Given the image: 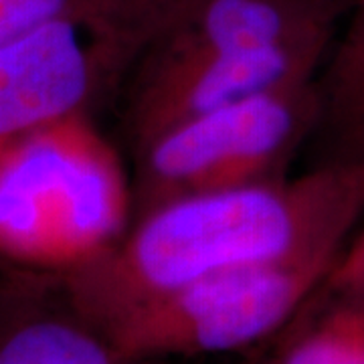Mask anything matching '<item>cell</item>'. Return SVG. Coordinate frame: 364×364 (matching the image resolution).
Segmentation results:
<instances>
[{
    "instance_id": "7",
    "label": "cell",
    "mask_w": 364,
    "mask_h": 364,
    "mask_svg": "<svg viewBox=\"0 0 364 364\" xmlns=\"http://www.w3.org/2000/svg\"><path fill=\"white\" fill-rule=\"evenodd\" d=\"M0 364H178L132 356L75 304L61 275L0 265Z\"/></svg>"
},
{
    "instance_id": "6",
    "label": "cell",
    "mask_w": 364,
    "mask_h": 364,
    "mask_svg": "<svg viewBox=\"0 0 364 364\" xmlns=\"http://www.w3.org/2000/svg\"><path fill=\"white\" fill-rule=\"evenodd\" d=\"M328 45L312 41L178 59L140 57L116 97L132 152L188 119L316 81Z\"/></svg>"
},
{
    "instance_id": "8",
    "label": "cell",
    "mask_w": 364,
    "mask_h": 364,
    "mask_svg": "<svg viewBox=\"0 0 364 364\" xmlns=\"http://www.w3.org/2000/svg\"><path fill=\"white\" fill-rule=\"evenodd\" d=\"M342 0H176L142 57L178 59L332 41Z\"/></svg>"
},
{
    "instance_id": "11",
    "label": "cell",
    "mask_w": 364,
    "mask_h": 364,
    "mask_svg": "<svg viewBox=\"0 0 364 364\" xmlns=\"http://www.w3.org/2000/svg\"><path fill=\"white\" fill-rule=\"evenodd\" d=\"M83 0H0V45L18 39Z\"/></svg>"
},
{
    "instance_id": "2",
    "label": "cell",
    "mask_w": 364,
    "mask_h": 364,
    "mask_svg": "<svg viewBox=\"0 0 364 364\" xmlns=\"http://www.w3.org/2000/svg\"><path fill=\"white\" fill-rule=\"evenodd\" d=\"M132 221V172L93 114L0 140V265L63 277L114 247Z\"/></svg>"
},
{
    "instance_id": "10",
    "label": "cell",
    "mask_w": 364,
    "mask_h": 364,
    "mask_svg": "<svg viewBox=\"0 0 364 364\" xmlns=\"http://www.w3.org/2000/svg\"><path fill=\"white\" fill-rule=\"evenodd\" d=\"M318 91L322 117L330 124L350 119L364 104V0H354V14Z\"/></svg>"
},
{
    "instance_id": "12",
    "label": "cell",
    "mask_w": 364,
    "mask_h": 364,
    "mask_svg": "<svg viewBox=\"0 0 364 364\" xmlns=\"http://www.w3.org/2000/svg\"><path fill=\"white\" fill-rule=\"evenodd\" d=\"M322 286L364 291V231L344 245Z\"/></svg>"
},
{
    "instance_id": "5",
    "label": "cell",
    "mask_w": 364,
    "mask_h": 364,
    "mask_svg": "<svg viewBox=\"0 0 364 364\" xmlns=\"http://www.w3.org/2000/svg\"><path fill=\"white\" fill-rule=\"evenodd\" d=\"M318 117L316 79L162 132L134 152V219L184 196L284 178Z\"/></svg>"
},
{
    "instance_id": "13",
    "label": "cell",
    "mask_w": 364,
    "mask_h": 364,
    "mask_svg": "<svg viewBox=\"0 0 364 364\" xmlns=\"http://www.w3.org/2000/svg\"><path fill=\"white\" fill-rule=\"evenodd\" d=\"M364 160V105L354 117L350 128L344 132L326 162H356Z\"/></svg>"
},
{
    "instance_id": "3",
    "label": "cell",
    "mask_w": 364,
    "mask_h": 364,
    "mask_svg": "<svg viewBox=\"0 0 364 364\" xmlns=\"http://www.w3.org/2000/svg\"><path fill=\"white\" fill-rule=\"evenodd\" d=\"M176 0H83L0 45V140L117 97Z\"/></svg>"
},
{
    "instance_id": "14",
    "label": "cell",
    "mask_w": 364,
    "mask_h": 364,
    "mask_svg": "<svg viewBox=\"0 0 364 364\" xmlns=\"http://www.w3.org/2000/svg\"><path fill=\"white\" fill-rule=\"evenodd\" d=\"M255 364H277V363H275V356H273V352H272L267 358H261L259 363H255Z\"/></svg>"
},
{
    "instance_id": "4",
    "label": "cell",
    "mask_w": 364,
    "mask_h": 364,
    "mask_svg": "<svg viewBox=\"0 0 364 364\" xmlns=\"http://www.w3.org/2000/svg\"><path fill=\"white\" fill-rule=\"evenodd\" d=\"M340 251L213 273L102 326L132 356L182 360L251 348L284 332L324 284Z\"/></svg>"
},
{
    "instance_id": "1",
    "label": "cell",
    "mask_w": 364,
    "mask_h": 364,
    "mask_svg": "<svg viewBox=\"0 0 364 364\" xmlns=\"http://www.w3.org/2000/svg\"><path fill=\"white\" fill-rule=\"evenodd\" d=\"M364 213V160L322 162L298 176L184 196L136 217L104 255L63 275L100 326L213 273L342 251Z\"/></svg>"
},
{
    "instance_id": "9",
    "label": "cell",
    "mask_w": 364,
    "mask_h": 364,
    "mask_svg": "<svg viewBox=\"0 0 364 364\" xmlns=\"http://www.w3.org/2000/svg\"><path fill=\"white\" fill-rule=\"evenodd\" d=\"M273 356L277 364H364V291L318 287Z\"/></svg>"
}]
</instances>
